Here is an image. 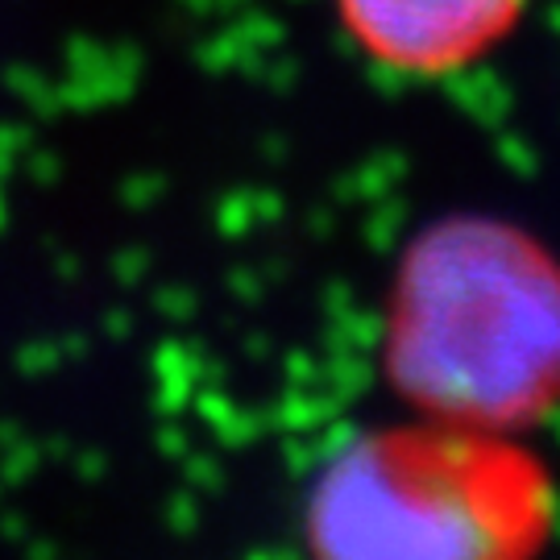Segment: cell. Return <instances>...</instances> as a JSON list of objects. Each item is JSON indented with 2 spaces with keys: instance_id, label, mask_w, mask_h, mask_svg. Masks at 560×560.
I'll use <instances>...</instances> for the list:
<instances>
[{
  "instance_id": "6da1fadb",
  "label": "cell",
  "mask_w": 560,
  "mask_h": 560,
  "mask_svg": "<svg viewBox=\"0 0 560 560\" xmlns=\"http://www.w3.org/2000/svg\"><path fill=\"white\" fill-rule=\"evenodd\" d=\"M390 370L432 416L481 432L557 407V258L499 221L428 229L399 275Z\"/></svg>"
},
{
  "instance_id": "3957f363",
  "label": "cell",
  "mask_w": 560,
  "mask_h": 560,
  "mask_svg": "<svg viewBox=\"0 0 560 560\" xmlns=\"http://www.w3.org/2000/svg\"><path fill=\"white\" fill-rule=\"evenodd\" d=\"M349 34L382 67L441 75L506 34L520 0H340Z\"/></svg>"
},
{
  "instance_id": "7a4b0ae2",
  "label": "cell",
  "mask_w": 560,
  "mask_h": 560,
  "mask_svg": "<svg viewBox=\"0 0 560 560\" xmlns=\"http://www.w3.org/2000/svg\"><path fill=\"white\" fill-rule=\"evenodd\" d=\"M548 481L494 432L436 423L358 436L312 494L316 560H532Z\"/></svg>"
}]
</instances>
